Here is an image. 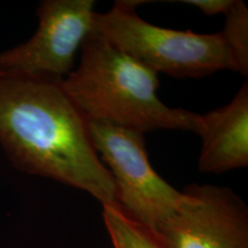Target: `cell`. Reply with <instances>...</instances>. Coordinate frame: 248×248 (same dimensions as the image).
<instances>
[{
    "label": "cell",
    "mask_w": 248,
    "mask_h": 248,
    "mask_svg": "<svg viewBox=\"0 0 248 248\" xmlns=\"http://www.w3.org/2000/svg\"><path fill=\"white\" fill-rule=\"evenodd\" d=\"M0 147L20 171L78 188L105 206L116 190L61 83L0 74Z\"/></svg>",
    "instance_id": "cell-1"
},
{
    "label": "cell",
    "mask_w": 248,
    "mask_h": 248,
    "mask_svg": "<svg viewBox=\"0 0 248 248\" xmlns=\"http://www.w3.org/2000/svg\"><path fill=\"white\" fill-rule=\"evenodd\" d=\"M137 4L122 0L106 13H95L93 31L156 74L200 78L219 70L235 71L221 32L197 33L154 26L139 17Z\"/></svg>",
    "instance_id": "cell-3"
},
{
    "label": "cell",
    "mask_w": 248,
    "mask_h": 248,
    "mask_svg": "<svg viewBox=\"0 0 248 248\" xmlns=\"http://www.w3.org/2000/svg\"><path fill=\"white\" fill-rule=\"evenodd\" d=\"M77 69L61 88L86 121H101L145 135L155 130L199 132L201 115L157 97V74L92 31Z\"/></svg>",
    "instance_id": "cell-2"
},
{
    "label": "cell",
    "mask_w": 248,
    "mask_h": 248,
    "mask_svg": "<svg viewBox=\"0 0 248 248\" xmlns=\"http://www.w3.org/2000/svg\"><path fill=\"white\" fill-rule=\"evenodd\" d=\"M152 231L166 248H248V208L229 187L192 184Z\"/></svg>",
    "instance_id": "cell-6"
},
{
    "label": "cell",
    "mask_w": 248,
    "mask_h": 248,
    "mask_svg": "<svg viewBox=\"0 0 248 248\" xmlns=\"http://www.w3.org/2000/svg\"><path fill=\"white\" fill-rule=\"evenodd\" d=\"M198 135L202 147L198 159L201 172L222 173L248 164V84L232 100L201 115Z\"/></svg>",
    "instance_id": "cell-7"
},
{
    "label": "cell",
    "mask_w": 248,
    "mask_h": 248,
    "mask_svg": "<svg viewBox=\"0 0 248 248\" xmlns=\"http://www.w3.org/2000/svg\"><path fill=\"white\" fill-rule=\"evenodd\" d=\"M102 217L114 248H166L151 229L119 206L102 207Z\"/></svg>",
    "instance_id": "cell-8"
},
{
    "label": "cell",
    "mask_w": 248,
    "mask_h": 248,
    "mask_svg": "<svg viewBox=\"0 0 248 248\" xmlns=\"http://www.w3.org/2000/svg\"><path fill=\"white\" fill-rule=\"evenodd\" d=\"M234 0H183L185 4L194 6L207 16L223 14L225 15L233 5Z\"/></svg>",
    "instance_id": "cell-10"
},
{
    "label": "cell",
    "mask_w": 248,
    "mask_h": 248,
    "mask_svg": "<svg viewBox=\"0 0 248 248\" xmlns=\"http://www.w3.org/2000/svg\"><path fill=\"white\" fill-rule=\"evenodd\" d=\"M93 0H44L30 39L0 53V74L62 83L78 48L93 31Z\"/></svg>",
    "instance_id": "cell-5"
},
{
    "label": "cell",
    "mask_w": 248,
    "mask_h": 248,
    "mask_svg": "<svg viewBox=\"0 0 248 248\" xmlns=\"http://www.w3.org/2000/svg\"><path fill=\"white\" fill-rule=\"evenodd\" d=\"M224 28L221 31L233 60L235 71L248 75V9L241 0H234L225 15Z\"/></svg>",
    "instance_id": "cell-9"
},
{
    "label": "cell",
    "mask_w": 248,
    "mask_h": 248,
    "mask_svg": "<svg viewBox=\"0 0 248 248\" xmlns=\"http://www.w3.org/2000/svg\"><path fill=\"white\" fill-rule=\"evenodd\" d=\"M86 126L115 185L117 206L154 230L177 208L181 191L153 169L142 133L101 121H86Z\"/></svg>",
    "instance_id": "cell-4"
}]
</instances>
